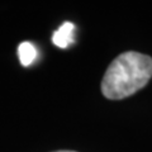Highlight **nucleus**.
Segmentation results:
<instances>
[{"instance_id": "nucleus-1", "label": "nucleus", "mask_w": 152, "mask_h": 152, "mask_svg": "<svg viewBox=\"0 0 152 152\" xmlns=\"http://www.w3.org/2000/svg\"><path fill=\"white\" fill-rule=\"evenodd\" d=\"M152 77V58L140 52H124L109 65L102 81L105 98L119 100L141 90Z\"/></svg>"}, {"instance_id": "nucleus-2", "label": "nucleus", "mask_w": 152, "mask_h": 152, "mask_svg": "<svg viewBox=\"0 0 152 152\" xmlns=\"http://www.w3.org/2000/svg\"><path fill=\"white\" fill-rule=\"evenodd\" d=\"M74 29H75V26L72 23H69V22L64 23L53 33V37H52L53 43L57 47H60V48H66L70 43L74 42Z\"/></svg>"}, {"instance_id": "nucleus-3", "label": "nucleus", "mask_w": 152, "mask_h": 152, "mask_svg": "<svg viewBox=\"0 0 152 152\" xmlns=\"http://www.w3.org/2000/svg\"><path fill=\"white\" fill-rule=\"evenodd\" d=\"M18 56L23 66H29L34 62L37 57V50L29 42H23L18 47Z\"/></svg>"}, {"instance_id": "nucleus-4", "label": "nucleus", "mask_w": 152, "mask_h": 152, "mask_svg": "<svg viewBox=\"0 0 152 152\" xmlns=\"http://www.w3.org/2000/svg\"><path fill=\"white\" fill-rule=\"evenodd\" d=\"M57 152H75V151H57Z\"/></svg>"}]
</instances>
